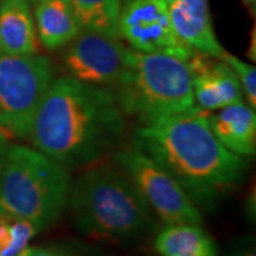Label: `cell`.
I'll list each match as a JSON object with an SVG mask.
<instances>
[{
    "label": "cell",
    "mask_w": 256,
    "mask_h": 256,
    "mask_svg": "<svg viewBox=\"0 0 256 256\" xmlns=\"http://www.w3.org/2000/svg\"><path fill=\"white\" fill-rule=\"evenodd\" d=\"M36 28L40 43L54 52L82 33L70 0H37Z\"/></svg>",
    "instance_id": "5bb4252c"
},
{
    "label": "cell",
    "mask_w": 256,
    "mask_h": 256,
    "mask_svg": "<svg viewBox=\"0 0 256 256\" xmlns=\"http://www.w3.org/2000/svg\"><path fill=\"white\" fill-rule=\"evenodd\" d=\"M235 256H256L255 249H250V248H248V249L240 250L238 255H235Z\"/></svg>",
    "instance_id": "44dd1931"
},
{
    "label": "cell",
    "mask_w": 256,
    "mask_h": 256,
    "mask_svg": "<svg viewBox=\"0 0 256 256\" xmlns=\"http://www.w3.org/2000/svg\"><path fill=\"white\" fill-rule=\"evenodd\" d=\"M127 48L118 37L84 32L64 52L63 64L78 82L107 87L116 86L126 66Z\"/></svg>",
    "instance_id": "9c48e42d"
},
{
    "label": "cell",
    "mask_w": 256,
    "mask_h": 256,
    "mask_svg": "<svg viewBox=\"0 0 256 256\" xmlns=\"http://www.w3.org/2000/svg\"><path fill=\"white\" fill-rule=\"evenodd\" d=\"M192 72L194 97L198 107L205 111H216L244 101V92L235 72L224 60L202 54L188 60Z\"/></svg>",
    "instance_id": "30bf717a"
},
{
    "label": "cell",
    "mask_w": 256,
    "mask_h": 256,
    "mask_svg": "<svg viewBox=\"0 0 256 256\" xmlns=\"http://www.w3.org/2000/svg\"><path fill=\"white\" fill-rule=\"evenodd\" d=\"M70 185L64 165L37 148L8 146L0 170V212L43 230L67 206Z\"/></svg>",
    "instance_id": "277c9868"
},
{
    "label": "cell",
    "mask_w": 256,
    "mask_h": 256,
    "mask_svg": "<svg viewBox=\"0 0 256 256\" xmlns=\"http://www.w3.org/2000/svg\"><path fill=\"white\" fill-rule=\"evenodd\" d=\"M220 60H224L228 64L229 67L235 72L238 77L242 92L246 96L248 106L252 107L254 110L256 108V68L249 63H245L244 60H239L236 56L224 53L220 57Z\"/></svg>",
    "instance_id": "ac0fdd59"
},
{
    "label": "cell",
    "mask_w": 256,
    "mask_h": 256,
    "mask_svg": "<svg viewBox=\"0 0 256 256\" xmlns=\"http://www.w3.org/2000/svg\"><path fill=\"white\" fill-rule=\"evenodd\" d=\"M70 3L82 30L118 37L122 0H70Z\"/></svg>",
    "instance_id": "2e32d148"
},
{
    "label": "cell",
    "mask_w": 256,
    "mask_h": 256,
    "mask_svg": "<svg viewBox=\"0 0 256 256\" xmlns=\"http://www.w3.org/2000/svg\"><path fill=\"white\" fill-rule=\"evenodd\" d=\"M20 256H28V250H26V252H24L23 255H20Z\"/></svg>",
    "instance_id": "cb8c5ba5"
},
{
    "label": "cell",
    "mask_w": 256,
    "mask_h": 256,
    "mask_svg": "<svg viewBox=\"0 0 256 256\" xmlns=\"http://www.w3.org/2000/svg\"><path fill=\"white\" fill-rule=\"evenodd\" d=\"M26 2H32V3H36L37 0H26Z\"/></svg>",
    "instance_id": "603a6c76"
},
{
    "label": "cell",
    "mask_w": 256,
    "mask_h": 256,
    "mask_svg": "<svg viewBox=\"0 0 256 256\" xmlns=\"http://www.w3.org/2000/svg\"><path fill=\"white\" fill-rule=\"evenodd\" d=\"M116 161L164 225H201V212L191 196L172 175L146 152L137 146L128 148L116 154Z\"/></svg>",
    "instance_id": "52a82bcc"
},
{
    "label": "cell",
    "mask_w": 256,
    "mask_h": 256,
    "mask_svg": "<svg viewBox=\"0 0 256 256\" xmlns=\"http://www.w3.org/2000/svg\"><path fill=\"white\" fill-rule=\"evenodd\" d=\"M210 117L200 107L144 122L137 148L174 176L194 202L205 204L244 180V156L215 137Z\"/></svg>",
    "instance_id": "7a4b0ae2"
},
{
    "label": "cell",
    "mask_w": 256,
    "mask_h": 256,
    "mask_svg": "<svg viewBox=\"0 0 256 256\" xmlns=\"http://www.w3.org/2000/svg\"><path fill=\"white\" fill-rule=\"evenodd\" d=\"M67 205L77 229L92 239L128 242L156 226L154 214L134 184L111 166L80 175L70 185Z\"/></svg>",
    "instance_id": "3957f363"
},
{
    "label": "cell",
    "mask_w": 256,
    "mask_h": 256,
    "mask_svg": "<svg viewBox=\"0 0 256 256\" xmlns=\"http://www.w3.org/2000/svg\"><path fill=\"white\" fill-rule=\"evenodd\" d=\"M52 82L53 67L46 56L0 53V131L6 137H28Z\"/></svg>",
    "instance_id": "8992f818"
},
{
    "label": "cell",
    "mask_w": 256,
    "mask_h": 256,
    "mask_svg": "<svg viewBox=\"0 0 256 256\" xmlns=\"http://www.w3.org/2000/svg\"><path fill=\"white\" fill-rule=\"evenodd\" d=\"M28 256H87L80 249L66 244H52L44 246H28Z\"/></svg>",
    "instance_id": "d6986e66"
},
{
    "label": "cell",
    "mask_w": 256,
    "mask_h": 256,
    "mask_svg": "<svg viewBox=\"0 0 256 256\" xmlns=\"http://www.w3.org/2000/svg\"><path fill=\"white\" fill-rule=\"evenodd\" d=\"M40 230L28 220L0 212V256H20Z\"/></svg>",
    "instance_id": "e0dca14e"
},
{
    "label": "cell",
    "mask_w": 256,
    "mask_h": 256,
    "mask_svg": "<svg viewBox=\"0 0 256 256\" xmlns=\"http://www.w3.org/2000/svg\"><path fill=\"white\" fill-rule=\"evenodd\" d=\"M176 37L198 54L218 58L225 50L214 32L208 0H165Z\"/></svg>",
    "instance_id": "8fae6325"
},
{
    "label": "cell",
    "mask_w": 256,
    "mask_h": 256,
    "mask_svg": "<svg viewBox=\"0 0 256 256\" xmlns=\"http://www.w3.org/2000/svg\"><path fill=\"white\" fill-rule=\"evenodd\" d=\"M154 248L160 256H218L214 239L196 224L165 225L156 234Z\"/></svg>",
    "instance_id": "9a60e30c"
},
{
    "label": "cell",
    "mask_w": 256,
    "mask_h": 256,
    "mask_svg": "<svg viewBox=\"0 0 256 256\" xmlns=\"http://www.w3.org/2000/svg\"><path fill=\"white\" fill-rule=\"evenodd\" d=\"M34 20L26 0H2L0 3V53L32 56L38 53Z\"/></svg>",
    "instance_id": "4fadbf2b"
},
{
    "label": "cell",
    "mask_w": 256,
    "mask_h": 256,
    "mask_svg": "<svg viewBox=\"0 0 256 256\" xmlns=\"http://www.w3.org/2000/svg\"><path fill=\"white\" fill-rule=\"evenodd\" d=\"M124 132L117 96L70 76L53 80L42 101L28 138L34 148L73 168L114 150Z\"/></svg>",
    "instance_id": "6da1fadb"
},
{
    "label": "cell",
    "mask_w": 256,
    "mask_h": 256,
    "mask_svg": "<svg viewBox=\"0 0 256 256\" xmlns=\"http://www.w3.org/2000/svg\"><path fill=\"white\" fill-rule=\"evenodd\" d=\"M0 136H4V134H3V132H2V131H0Z\"/></svg>",
    "instance_id": "d4e9b609"
},
{
    "label": "cell",
    "mask_w": 256,
    "mask_h": 256,
    "mask_svg": "<svg viewBox=\"0 0 256 256\" xmlns=\"http://www.w3.org/2000/svg\"><path fill=\"white\" fill-rule=\"evenodd\" d=\"M118 37L141 53H158L190 60L196 53L175 34L165 0H126L121 4Z\"/></svg>",
    "instance_id": "ba28073f"
},
{
    "label": "cell",
    "mask_w": 256,
    "mask_h": 256,
    "mask_svg": "<svg viewBox=\"0 0 256 256\" xmlns=\"http://www.w3.org/2000/svg\"><path fill=\"white\" fill-rule=\"evenodd\" d=\"M6 148H8V137L0 136V170H2V162H3V156H4Z\"/></svg>",
    "instance_id": "ffe728a7"
},
{
    "label": "cell",
    "mask_w": 256,
    "mask_h": 256,
    "mask_svg": "<svg viewBox=\"0 0 256 256\" xmlns=\"http://www.w3.org/2000/svg\"><path fill=\"white\" fill-rule=\"evenodd\" d=\"M245 2H246V3H248V4H249V6H250V4L254 6V4H255L256 0H245Z\"/></svg>",
    "instance_id": "7402d4cb"
},
{
    "label": "cell",
    "mask_w": 256,
    "mask_h": 256,
    "mask_svg": "<svg viewBox=\"0 0 256 256\" xmlns=\"http://www.w3.org/2000/svg\"><path fill=\"white\" fill-rule=\"evenodd\" d=\"M210 117V127L215 137L230 152L239 156H255L256 114L244 101L235 102Z\"/></svg>",
    "instance_id": "7c38bea8"
},
{
    "label": "cell",
    "mask_w": 256,
    "mask_h": 256,
    "mask_svg": "<svg viewBox=\"0 0 256 256\" xmlns=\"http://www.w3.org/2000/svg\"><path fill=\"white\" fill-rule=\"evenodd\" d=\"M116 86L121 111L137 116L144 122L198 107L191 67L175 56L127 48L126 66Z\"/></svg>",
    "instance_id": "5b68a950"
}]
</instances>
